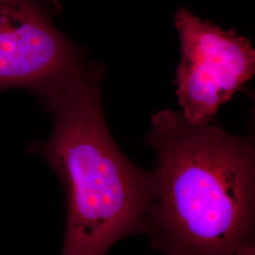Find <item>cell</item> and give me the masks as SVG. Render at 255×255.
Segmentation results:
<instances>
[{
    "label": "cell",
    "instance_id": "obj_1",
    "mask_svg": "<svg viewBox=\"0 0 255 255\" xmlns=\"http://www.w3.org/2000/svg\"><path fill=\"white\" fill-rule=\"evenodd\" d=\"M146 144L156 153L144 236L163 255H232L255 245L254 137L181 112L151 118Z\"/></svg>",
    "mask_w": 255,
    "mask_h": 255
},
{
    "label": "cell",
    "instance_id": "obj_2",
    "mask_svg": "<svg viewBox=\"0 0 255 255\" xmlns=\"http://www.w3.org/2000/svg\"><path fill=\"white\" fill-rule=\"evenodd\" d=\"M100 64L84 60L38 95L52 130L36 149L65 192L62 255H106L122 238L144 235L152 171L133 164L110 133Z\"/></svg>",
    "mask_w": 255,
    "mask_h": 255
},
{
    "label": "cell",
    "instance_id": "obj_3",
    "mask_svg": "<svg viewBox=\"0 0 255 255\" xmlns=\"http://www.w3.org/2000/svg\"><path fill=\"white\" fill-rule=\"evenodd\" d=\"M174 22L182 53L175 81L181 113L193 124L210 123L254 77L255 49L246 37L202 21L185 8L176 11Z\"/></svg>",
    "mask_w": 255,
    "mask_h": 255
},
{
    "label": "cell",
    "instance_id": "obj_4",
    "mask_svg": "<svg viewBox=\"0 0 255 255\" xmlns=\"http://www.w3.org/2000/svg\"><path fill=\"white\" fill-rule=\"evenodd\" d=\"M57 0H0V92L39 95L83 61L54 23Z\"/></svg>",
    "mask_w": 255,
    "mask_h": 255
},
{
    "label": "cell",
    "instance_id": "obj_5",
    "mask_svg": "<svg viewBox=\"0 0 255 255\" xmlns=\"http://www.w3.org/2000/svg\"><path fill=\"white\" fill-rule=\"evenodd\" d=\"M232 255H255V245L244 247Z\"/></svg>",
    "mask_w": 255,
    "mask_h": 255
}]
</instances>
